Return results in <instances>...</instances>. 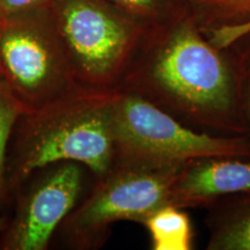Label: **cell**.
<instances>
[{"mask_svg":"<svg viewBox=\"0 0 250 250\" xmlns=\"http://www.w3.org/2000/svg\"><path fill=\"white\" fill-rule=\"evenodd\" d=\"M118 88L195 124L242 133L241 80L188 11L149 28Z\"/></svg>","mask_w":250,"mask_h":250,"instance_id":"obj_1","label":"cell"},{"mask_svg":"<svg viewBox=\"0 0 250 250\" xmlns=\"http://www.w3.org/2000/svg\"><path fill=\"white\" fill-rule=\"evenodd\" d=\"M112 92L83 89L23 112L12 136L7 181L12 195L52 165L77 162L101 179L116 162Z\"/></svg>","mask_w":250,"mask_h":250,"instance_id":"obj_2","label":"cell"},{"mask_svg":"<svg viewBox=\"0 0 250 250\" xmlns=\"http://www.w3.org/2000/svg\"><path fill=\"white\" fill-rule=\"evenodd\" d=\"M50 7L78 83L117 89L149 27L109 0H52Z\"/></svg>","mask_w":250,"mask_h":250,"instance_id":"obj_3","label":"cell"},{"mask_svg":"<svg viewBox=\"0 0 250 250\" xmlns=\"http://www.w3.org/2000/svg\"><path fill=\"white\" fill-rule=\"evenodd\" d=\"M116 162L175 166L208 158L250 159L246 136L197 132L165 109L125 88L112 92Z\"/></svg>","mask_w":250,"mask_h":250,"instance_id":"obj_4","label":"cell"},{"mask_svg":"<svg viewBox=\"0 0 250 250\" xmlns=\"http://www.w3.org/2000/svg\"><path fill=\"white\" fill-rule=\"evenodd\" d=\"M0 76L24 112L85 89L72 72L50 5L0 15Z\"/></svg>","mask_w":250,"mask_h":250,"instance_id":"obj_5","label":"cell"},{"mask_svg":"<svg viewBox=\"0 0 250 250\" xmlns=\"http://www.w3.org/2000/svg\"><path fill=\"white\" fill-rule=\"evenodd\" d=\"M186 165L146 166L115 162L86 201L64 219L61 229L72 248L102 245L112 224L143 223L161 206L170 204L171 191Z\"/></svg>","mask_w":250,"mask_h":250,"instance_id":"obj_6","label":"cell"},{"mask_svg":"<svg viewBox=\"0 0 250 250\" xmlns=\"http://www.w3.org/2000/svg\"><path fill=\"white\" fill-rule=\"evenodd\" d=\"M81 165L62 162L34 174L19 191L17 206L0 235V250H44L76 208L83 184Z\"/></svg>","mask_w":250,"mask_h":250,"instance_id":"obj_7","label":"cell"},{"mask_svg":"<svg viewBox=\"0 0 250 250\" xmlns=\"http://www.w3.org/2000/svg\"><path fill=\"white\" fill-rule=\"evenodd\" d=\"M250 191V159L208 158L187 164L173 187L170 204L204 205L221 196Z\"/></svg>","mask_w":250,"mask_h":250,"instance_id":"obj_8","label":"cell"},{"mask_svg":"<svg viewBox=\"0 0 250 250\" xmlns=\"http://www.w3.org/2000/svg\"><path fill=\"white\" fill-rule=\"evenodd\" d=\"M154 250H189L192 246V228L182 208L167 204L144 219Z\"/></svg>","mask_w":250,"mask_h":250,"instance_id":"obj_9","label":"cell"},{"mask_svg":"<svg viewBox=\"0 0 250 250\" xmlns=\"http://www.w3.org/2000/svg\"><path fill=\"white\" fill-rule=\"evenodd\" d=\"M187 5L204 34L250 22V0H187Z\"/></svg>","mask_w":250,"mask_h":250,"instance_id":"obj_10","label":"cell"},{"mask_svg":"<svg viewBox=\"0 0 250 250\" xmlns=\"http://www.w3.org/2000/svg\"><path fill=\"white\" fill-rule=\"evenodd\" d=\"M23 112L21 103L0 78V211L12 198L7 181L8 149L15 125Z\"/></svg>","mask_w":250,"mask_h":250,"instance_id":"obj_11","label":"cell"},{"mask_svg":"<svg viewBox=\"0 0 250 250\" xmlns=\"http://www.w3.org/2000/svg\"><path fill=\"white\" fill-rule=\"evenodd\" d=\"M152 28L170 22L187 13V0H109Z\"/></svg>","mask_w":250,"mask_h":250,"instance_id":"obj_12","label":"cell"},{"mask_svg":"<svg viewBox=\"0 0 250 250\" xmlns=\"http://www.w3.org/2000/svg\"><path fill=\"white\" fill-rule=\"evenodd\" d=\"M205 35L217 48L227 51L241 83L250 81V22Z\"/></svg>","mask_w":250,"mask_h":250,"instance_id":"obj_13","label":"cell"},{"mask_svg":"<svg viewBox=\"0 0 250 250\" xmlns=\"http://www.w3.org/2000/svg\"><path fill=\"white\" fill-rule=\"evenodd\" d=\"M208 249L250 250V206L237 211L215 228Z\"/></svg>","mask_w":250,"mask_h":250,"instance_id":"obj_14","label":"cell"},{"mask_svg":"<svg viewBox=\"0 0 250 250\" xmlns=\"http://www.w3.org/2000/svg\"><path fill=\"white\" fill-rule=\"evenodd\" d=\"M52 0H0V15H8L46 6L51 4Z\"/></svg>","mask_w":250,"mask_h":250,"instance_id":"obj_15","label":"cell"},{"mask_svg":"<svg viewBox=\"0 0 250 250\" xmlns=\"http://www.w3.org/2000/svg\"><path fill=\"white\" fill-rule=\"evenodd\" d=\"M7 220L8 219H6L5 217H0V232H2V230L5 229L6 224H7Z\"/></svg>","mask_w":250,"mask_h":250,"instance_id":"obj_16","label":"cell"},{"mask_svg":"<svg viewBox=\"0 0 250 250\" xmlns=\"http://www.w3.org/2000/svg\"><path fill=\"white\" fill-rule=\"evenodd\" d=\"M249 83V90H248V98H247V107H248V112H249V118H250V81Z\"/></svg>","mask_w":250,"mask_h":250,"instance_id":"obj_17","label":"cell"},{"mask_svg":"<svg viewBox=\"0 0 250 250\" xmlns=\"http://www.w3.org/2000/svg\"><path fill=\"white\" fill-rule=\"evenodd\" d=\"M0 78H1V76H0Z\"/></svg>","mask_w":250,"mask_h":250,"instance_id":"obj_18","label":"cell"}]
</instances>
